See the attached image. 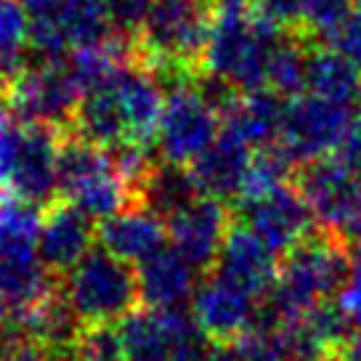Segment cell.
I'll return each instance as SVG.
<instances>
[{"label": "cell", "mask_w": 361, "mask_h": 361, "mask_svg": "<svg viewBox=\"0 0 361 361\" xmlns=\"http://www.w3.org/2000/svg\"><path fill=\"white\" fill-rule=\"evenodd\" d=\"M348 11L350 0H305L303 16L295 30L303 32L316 45Z\"/></svg>", "instance_id": "28"}, {"label": "cell", "mask_w": 361, "mask_h": 361, "mask_svg": "<svg viewBox=\"0 0 361 361\" xmlns=\"http://www.w3.org/2000/svg\"><path fill=\"white\" fill-rule=\"evenodd\" d=\"M165 239H168L165 218H159L144 204H130L99 221L96 226V242L128 263H141L147 255L162 247Z\"/></svg>", "instance_id": "18"}, {"label": "cell", "mask_w": 361, "mask_h": 361, "mask_svg": "<svg viewBox=\"0 0 361 361\" xmlns=\"http://www.w3.org/2000/svg\"><path fill=\"white\" fill-rule=\"evenodd\" d=\"M311 40L303 32L287 27L274 45L269 56V75L266 85L282 93L284 99H298L305 90V67H308V54H311Z\"/></svg>", "instance_id": "25"}, {"label": "cell", "mask_w": 361, "mask_h": 361, "mask_svg": "<svg viewBox=\"0 0 361 361\" xmlns=\"http://www.w3.org/2000/svg\"><path fill=\"white\" fill-rule=\"evenodd\" d=\"M250 162H252V147L245 138H239L234 130L221 128V135L194 159L189 170H192L200 192L231 204L237 202L239 192H242Z\"/></svg>", "instance_id": "16"}, {"label": "cell", "mask_w": 361, "mask_h": 361, "mask_svg": "<svg viewBox=\"0 0 361 361\" xmlns=\"http://www.w3.org/2000/svg\"><path fill=\"white\" fill-rule=\"evenodd\" d=\"M335 157L361 178V117L353 120V125L348 128V133L343 138V144L338 147Z\"/></svg>", "instance_id": "33"}, {"label": "cell", "mask_w": 361, "mask_h": 361, "mask_svg": "<svg viewBox=\"0 0 361 361\" xmlns=\"http://www.w3.org/2000/svg\"><path fill=\"white\" fill-rule=\"evenodd\" d=\"M258 300L242 293L234 284L204 274L192 295V316L213 343L231 345L234 340L245 338L255 327Z\"/></svg>", "instance_id": "13"}, {"label": "cell", "mask_w": 361, "mask_h": 361, "mask_svg": "<svg viewBox=\"0 0 361 361\" xmlns=\"http://www.w3.org/2000/svg\"><path fill=\"white\" fill-rule=\"evenodd\" d=\"M11 314H13V308L8 305V300H6L3 295H0V327H3V324H6L8 319H11Z\"/></svg>", "instance_id": "38"}, {"label": "cell", "mask_w": 361, "mask_h": 361, "mask_svg": "<svg viewBox=\"0 0 361 361\" xmlns=\"http://www.w3.org/2000/svg\"><path fill=\"white\" fill-rule=\"evenodd\" d=\"M332 361H361V329L353 327V332L335 348Z\"/></svg>", "instance_id": "35"}, {"label": "cell", "mask_w": 361, "mask_h": 361, "mask_svg": "<svg viewBox=\"0 0 361 361\" xmlns=\"http://www.w3.org/2000/svg\"><path fill=\"white\" fill-rule=\"evenodd\" d=\"M303 6L305 0H258V8L269 19H274L282 27H298L300 24V16H303Z\"/></svg>", "instance_id": "32"}, {"label": "cell", "mask_w": 361, "mask_h": 361, "mask_svg": "<svg viewBox=\"0 0 361 361\" xmlns=\"http://www.w3.org/2000/svg\"><path fill=\"white\" fill-rule=\"evenodd\" d=\"M109 80L99 88L82 93L75 120H72L67 130V133L80 135V138H85V141L102 149L120 147L128 138L123 112H120V104H117V96H114V88Z\"/></svg>", "instance_id": "20"}, {"label": "cell", "mask_w": 361, "mask_h": 361, "mask_svg": "<svg viewBox=\"0 0 361 361\" xmlns=\"http://www.w3.org/2000/svg\"><path fill=\"white\" fill-rule=\"evenodd\" d=\"M210 27V0H154L141 32L133 37V61L147 69L159 64L202 69Z\"/></svg>", "instance_id": "3"}, {"label": "cell", "mask_w": 361, "mask_h": 361, "mask_svg": "<svg viewBox=\"0 0 361 361\" xmlns=\"http://www.w3.org/2000/svg\"><path fill=\"white\" fill-rule=\"evenodd\" d=\"M96 242V224L67 200H56L43 210L37 237V258L54 276L75 269Z\"/></svg>", "instance_id": "15"}, {"label": "cell", "mask_w": 361, "mask_h": 361, "mask_svg": "<svg viewBox=\"0 0 361 361\" xmlns=\"http://www.w3.org/2000/svg\"><path fill=\"white\" fill-rule=\"evenodd\" d=\"M59 197L93 221H104L133 204L130 186L120 176L109 149L67 130L59 149Z\"/></svg>", "instance_id": "4"}, {"label": "cell", "mask_w": 361, "mask_h": 361, "mask_svg": "<svg viewBox=\"0 0 361 361\" xmlns=\"http://www.w3.org/2000/svg\"><path fill=\"white\" fill-rule=\"evenodd\" d=\"M43 207L11 192L0 194V258H35Z\"/></svg>", "instance_id": "24"}, {"label": "cell", "mask_w": 361, "mask_h": 361, "mask_svg": "<svg viewBox=\"0 0 361 361\" xmlns=\"http://www.w3.org/2000/svg\"><path fill=\"white\" fill-rule=\"evenodd\" d=\"M78 361H125L120 327L114 324H85L75 345Z\"/></svg>", "instance_id": "27"}, {"label": "cell", "mask_w": 361, "mask_h": 361, "mask_svg": "<svg viewBox=\"0 0 361 361\" xmlns=\"http://www.w3.org/2000/svg\"><path fill=\"white\" fill-rule=\"evenodd\" d=\"M152 6H154V0H106L114 30H117V35H125V37H135L141 32Z\"/></svg>", "instance_id": "30"}, {"label": "cell", "mask_w": 361, "mask_h": 361, "mask_svg": "<svg viewBox=\"0 0 361 361\" xmlns=\"http://www.w3.org/2000/svg\"><path fill=\"white\" fill-rule=\"evenodd\" d=\"M353 120H356V114L348 104L303 93L298 99H290L287 104L279 147L300 168L303 162L335 154Z\"/></svg>", "instance_id": "6"}, {"label": "cell", "mask_w": 361, "mask_h": 361, "mask_svg": "<svg viewBox=\"0 0 361 361\" xmlns=\"http://www.w3.org/2000/svg\"><path fill=\"white\" fill-rule=\"evenodd\" d=\"M3 192H6V189H3V186H0V194H3Z\"/></svg>", "instance_id": "39"}, {"label": "cell", "mask_w": 361, "mask_h": 361, "mask_svg": "<svg viewBox=\"0 0 361 361\" xmlns=\"http://www.w3.org/2000/svg\"><path fill=\"white\" fill-rule=\"evenodd\" d=\"M338 300L343 303V308L348 311L353 327L361 329V279H350V284L340 293Z\"/></svg>", "instance_id": "34"}, {"label": "cell", "mask_w": 361, "mask_h": 361, "mask_svg": "<svg viewBox=\"0 0 361 361\" xmlns=\"http://www.w3.org/2000/svg\"><path fill=\"white\" fill-rule=\"evenodd\" d=\"M350 266H353V279H361V242L350 245Z\"/></svg>", "instance_id": "37"}, {"label": "cell", "mask_w": 361, "mask_h": 361, "mask_svg": "<svg viewBox=\"0 0 361 361\" xmlns=\"http://www.w3.org/2000/svg\"><path fill=\"white\" fill-rule=\"evenodd\" d=\"M353 279L350 247L340 231L316 226L305 239L279 258V276L260 300L290 322L327 298H340Z\"/></svg>", "instance_id": "1"}, {"label": "cell", "mask_w": 361, "mask_h": 361, "mask_svg": "<svg viewBox=\"0 0 361 361\" xmlns=\"http://www.w3.org/2000/svg\"><path fill=\"white\" fill-rule=\"evenodd\" d=\"M353 3H361V0H353Z\"/></svg>", "instance_id": "41"}, {"label": "cell", "mask_w": 361, "mask_h": 361, "mask_svg": "<svg viewBox=\"0 0 361 361\" xmlns=\"http://www.w3.org/2000/svg\"><path fill=\"white\" fill-rule=\"evenodd\" d=\"M61 290L82 324H114L141 308L135 269L102 245L61 276Z\"/></svg>", "instance_id": "2"}, {"label": "cell", "mask_w": 361, "mask_h": 361, "mask_svg": "<svg viewBox=\"0 0 361 361\" xmlns=\"http://www.w3.org/2000/svg\"><path fill=\"white\" fill-rule=\"evenodd\" d=\"M231 353H234V361H290L276 338L260 335V332H247L245 338L234 340Z\"/></svg>", "instance_id": "31"}, {"label": "cell", "mask_w": 361, "mask_h": 361, "mask_svg": "<svg viewBox=\"0 0 361 361\" xmlns=\"http://www.w3.org/2000/svg\"><path fill=\"white\" fill-rule=\"evenodd\" d=\"M319 45H327L361 67V3L350 6V11L319 40Z\"/></svg>", "instance_id": "29"}, {"label": "cell", "mask_w": 361, "mask_h": 361, "mask_svg": "<svg viewBox=\"0 0 361 361\" xmlns=\"http://www.w3.org/2000/svg\"><path fill=\"white\" fill-rule=\"evenodd\" d=\"M0 88L13 120L54 125L61 130H69L82 99L64 59H40L37 64L27 61V67Z\"/></svg>", "instance_id": "5"}, {"label": "cell", "mask_w": 361, "mask_h": 361, "mask_svg": "<svg viewBox=\"0 0 361 361\" xmlns=\"http://www.w3.org/2000/svg\"><path fill=\"white\" fill-rule=\"evenodd\" d=\"M221 128H224L221 114L213 106H207L194 85L170 90L159 117V157L178 165H192L221 135Z\"/></svg>", "instance_id": "7"}, {"label": "cell", "mask_w": 361, "mask_h": 361, "mask_svg": "<svg viewBox=\"0 0 361 361\" xmlns=\"http://www.w3.org/2000/svg\"><path fill=\"white\" fill-rule=\"evenodd\" d=\"M231 221H234V213L228 204L215 197L200 194L189 204L176 210L165 224H168L170 245L200 274H210L226 234L231 228Z\"/></svg>", "instance_id": "11"}, {"label": "cell", "mask_w": 361, "mask_h": 361, "mask_svg": "<svg viewBox=\"0 0 361 361\" xmlns=\"http://www.w3.org/2000/svg\"><path fill=\"white\" fill-rule=\"evenodd\" d=\"M30 22L19 0H0V85L27 67Z\"/></svg>", "instance_id": "26"}, {"label": "cell", "mask_w": 361, "mask_h": 361, "mask_svg": "<svg viewBox=\"0 0 361 361\" xmlns=\"http://www.w3.org/2000/svg\"><path fill=\"white\" fill-rule=\"evenodd\" d=\"M125 361H176V343L165 308H135L120 322Z\"/></svg>", "instance_id": "22"}, {"label": "cell", "mask_w": 361, "mask_h": 361, "mask_svg": "<svg viewBox=\"0 0 361 361\" xmlns=\"http://www.w3.org/2000/svg\"><path fill=\"white\" fill-rule=\"evenodd\" d=\"M305 90L338 104H359L361 96V67L350 59L340 56L327 45H311L308 67H305Z\"/></svg>", "instance_id": "21"}, {"label": "cell", "mask_w": 361, "mask_h": 361, "mask_svg": "<svg viewBox=\"0 0 361 361\" xmlns=\"http://www.w3.org/2000/svg\"><path fill=\"white\" fill-rule=\"evenodd\" d=\"M231 213L234 221L255 231L279 258L319 226L295 183H282L255 200H237Z\"/></svg>", "instance_id": "8"}, {"label": "cell", "mask_w": 361, "mask_h": 361, "mask_svg": "<svg viewBox=\"0 0 361 361\" xmlns=\"http://www.w3.org/2000/svg\"><path fill=\"white\" fill-rule=\"evenodd\" d=\"M340 234H343V239L348 242V247H350V245H356V242H361V200H359V204H356L353 215L348 218L345 228H343Z\"/></svg>", "instance_id": "36"}, {"label": "cell", "mask_w": 361, "mask_h": 361, "mask_svg": "<svg viewBox=\"0 0 361 361\" xmlns=\"http://www.w3.org/2000/svg\"><path fill=\"white\" fill-rule=\"evenodd\" d=\"M293 183L303 194L316 224L343 231L361 200V178L350 173L335 154L303 162L295 170Z\"/></svg>", "instance_id": "10"}, {"label": "cell", "mask_w": 361, "mask_h": 361, "mask_svg": "<svg viewBox=\"0 0 361 361\" xmlns=\"http://www.w3.org/2000/svg\"><path fill=\"white\" fill-rule=\"evenodd\" d=\"M64 130L43 123H24L22 138L6 178V192L37 207L54 204L59 197V149Z\"/></svg>", "instance_id": "9"}, {"label": "cell", "mask_w": 361, "mask_h": 361, "mask_svg": "<svg viewBox=\"0 0 361 361\" xmlns=\"http://www.w3.org/2000/svg\"><path fill=\"white\" fill-rule=\"evenodd\" d=\"M290 99H284L282 93L274 88H258L242 93L237 106L224 117V128L234 130L239 138H245L250 147L258 149L266 144L279 141Z\"/></svg>", "instance_id": "19"}, {"label": "cell", "mask_w": 361, "mask_h": 361, "mask_svg": "<svg viewBox=\"0 0 361 361\" xmlns=\"http://www.w3.org/2000/svg\"><path fill=\"white\" fill-rule=\"evenodd\" d=\"M210 274L260 300L271 293L279 276V255L245 224L231 221Z\"/></svg>", "instance_id": "12"}, {"label": "cell", "mask_w": 361, "mask_h": 361, "mask_svg": "<svg viewBox=\"0 0 361 361\" xmlns=\"http://www.w3.org/2000/svg\"><path fill=\"white\" fill-rule=\"evenodd\" d=\"M141 305L147 308H183L197 290L200 271L180 255L173 245H162L138 263Z\"/></svg>", "instance_id": "17"}, {"label": "cell", "mask_w": 361, "mask_h": 361, "mask_svg": "<svg viewBox=\"0 0 361 361\" xmlns=\"http://www.w3.org/2000/svg\"><path fill=\"white\" fill-rule=\"evenodd\" d=\"M112 88L125 120V133L130 144L154 149L159 133V117L165 106V90L157 78L138 61H128L112 75Z\"/></svg>", "instance_id": "14"}, {"label": "cell", "mask_w": 361, "mask_h": 361, "mask_svg": "<svg viewBox=\"0 0 361 361\" xmlns=\"http://www.w3.org/2000/svg\"><path fill=\"white\" fill-rule=\"evenodd\" d=\"M200 194L202 192H200L189 165H178V162H168V159L159 157L154 162V168L149 170L147 180L141 183L135 204H144L152 213H157L159 218L168 221L176 210L189 204Z\"/></svg>", "instance_id": "23"}, {"label": "cell", "mask_w": 361, "mask_h": 361, "mask_svg": "<svg viewBox=\"0 0 361 361\" xmlns=\"http://www.w3.org/2000/svg\"><path fill=\"white\" fill-rule=\"evenodd\" d=\"M359 106H361V96H359Z\"/></svg>", "instance_id": "40"}]
</instances>
